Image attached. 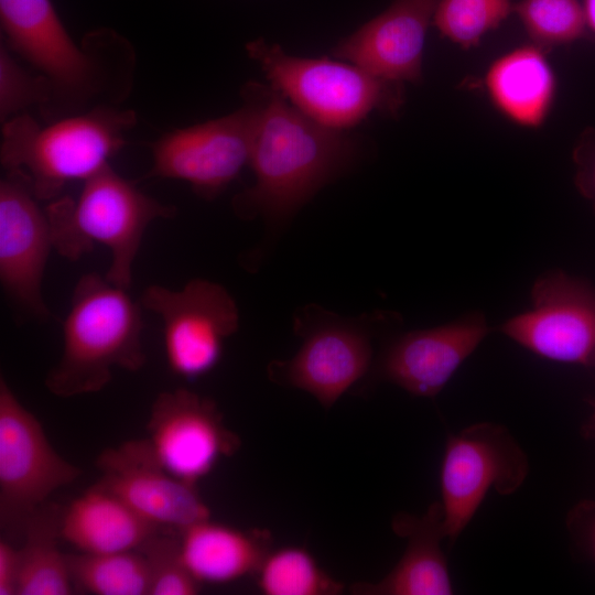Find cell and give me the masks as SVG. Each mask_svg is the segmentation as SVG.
<instances>
[{
	"instance_id": "cell-18",
	"label": "cell",
	"mask_w": 595,
	"mask_h": 595,
	"mask_svg": "<svg viewBox=\"0 0 595 595\" xmlns=\"http://www.w3.org/2000/svg\"><path fill=\"white\" fill-rule=\"evenodd\" d=\"M393 531L407 539V548L394 567L378 582L350 586L356 595H451L454 592L441 542L446 539L441 502L422 516L398 513Z\"/></svg>"
},
{
	"instance_id": "cell-33",
	"label": "cell",
	"mask_w": 595,
	"mask_h": 595,
	"mask_svg": "<svg viewBox=\"0 0 595 595\" xmlns=\"http://www.w3.org/2000/svg\"><path fill=\"white\" fill-rule=\"evenodd\" d=\"M592 542H593V551H594V555H595V527H594V530H593V539H592Z\"/></svg>"
},
{
	"instance_id": "cell-4",
	"label": "cell",
	"mask_w": 595,
	"mask_h": 595,
	"mask_svg": "<svg viewBox=\"0 0 595 595\" xmlns=\"http://www.w3.org/2000/svg\"><path fill=\"white\" fill-rule=\"evenodd\" d=\"M136 121L134 111L102 104L46 126L21 113L3 122L1 165L23 174L39 201H51L110 165Z\"/></svg>"
},
{
	"instance_id": "cell-7",
	"label": "cell",
	"mask_w": 595,
	"mask_h": 595,
	"mask_svg": "<svg viewBox=\"0 0 595 595\" xmlns=\"http://www.w3.org/2000/svg\"><path fill=\"white\" fill-rule=\"evenodd\" d=\"M392 315L374 312L345 317L316 304L298 310L293 328L302 345L290 359L269 364V379L310 393L324 409L332 408L371 370L375 333Z\"/></svg>"
},
{
	"instance_id": "cell-27",
	"label": "cell",
	"mask_w": 595,
	"mask_h": 595,
	"mask_svg": "<svg viewBox=\"0 0 595 595\" xmlns=\"http://www.w3.org/2000/svg\"><path fill=\"white\" fill-rule=\"evenodd\" d=\"M150 574L148 595H194L198 583L184 565L180 553V538L151 536L139 549Z\"/></svg>"
},
{
	"instance_id": "cell-22",
	"label": "cell",
	"mask_w": 595,
	"mask_h": 595,
	"mask_svg": "<svg viewBox=\"0 0 595 595\" xmlns=\"http://www.w3.org/2000/svg\"><path fill=\"white\" fill-rule=\"evenodd\" d=\"M61 517L56 507L44 504L25 522V540L19 549L17 595L73 593L67 556L57 545Z\"/></svg>"
},
{
	"instance_id": "cell-16",
	"label": "cell",
	"mask_w": 595,
	"mask_h": 595,
	"mask_svg": "<svg viewBox=\"0 0 595 595\" xmlns=\"http://www.w3.org/2000/svg\"><path fill=\"white\" fill-rule=\"evenodd\" d=\"M97 466L102 476L96 485L120 498L159 528L183 531L210 519V509L196 485L164 470L152 456L145 439L104 451Z\"/></svg>"
},
{
	"instance_id": "cell-9",
	"label": "cell",
	"mask_w": 595,
	"mask_h": 595,
	"mask_svg": "<svg viewBox=\"0 0 595 595\" xmlns=\"http://www.w3.org/2000/svg\"><path fill=\"white\" fill-rule=\"evenodd\" d=\"M140 303L162 323L170 370L188 380L216 367L225 340L239 327L236 301L225 286L207 279H192L180 290L151 284Z\"/></svg>"
},
{
	"instance_id": "cell-32",
	"label": "cell",
	"mask_w": 595,
	"mask_h": 595,
	"mask_svg": "<svg viewBox=\"0 0 595 595\" xmlns=\"http://www.w3.org/2000/svg\"><path fill=\"white\" fill-rule=\"evenodd\" d=\"M591 405L593 408V416L591 421V430L595 433V399L591 400Z\"/></svg>"
},
{
	"instance_id": "cell-20",
	"label": "cell",
	"mask_w": 595,
	"mask_h": 595,
	"mask_svg": "<svg viewBox=\"0 0 595 595\" xmlns=\"http://www.w3.org/2000/svg\"><path fill=\"white\" fill-rule=\"evenodd\" d=\"M158 530L96 484L75 498L61 517V538L84 553L138 550Z\"/></svg>"
},
{
	"instance_id": "cell-23",
	"label": "cell",
	"mask_w": 595,
	"mask_h": 595,
	"mask_svg": "<svg viewBox=\"0 0 595 595\" xmlns=\"http://www.w3.org/2000/svg\"><path fill=\"white\" fill-rule=\"evenodd\" d=\"M73 584L96 595H148L150 574L140 551L66 554Z\"/></svg>"
},
{
	"instance_id": "cell-31",
	"label": "cell",
	"mask_w": 595,
	"mask_h": 595,
	"mask_svg": "<svg viewBox=\"0 0 595 595\" xmlns=\"http://www.w3.org/2000/svg\"><path fill=\"white\" fill-rule=\"evenodd\" d=\"M586 26L595 33V0H583Z\"/></svg>"
},
{
	"instance_id": "cell-19",
	"label": "cell",
	"mask_w": 595,
	"mask_h": 595,
	"mask_svg": "<svg viewBox=\"0 0 595 595\" xmlns=\"http://www.w3.org/2000/svg\"><path fill=\"white\" fill-rule=\"evenodd\" d=\"M484 86L501 116L537 129L549 117L558 84L545 50L531 42L497 57L486 71Z\"/></svg>"
},
{
	"instance_id": "cell-10",
	"label": "cell",
	"mask_w": 595,
	"mask_h": 595,
	"mask_svg": "<svg viewBox=\"0 0 595 595\" xmlns=\"http://www.w3.org/2000/svg\"><path fill=\"white\" fill-rule=\"evenodd\" d=\"M82 469L51 445L37 418L0 378V522L4 530L24 527L57 489Z\"/></svg>"
},
{
	"instance_id": "cell-2",
	"label": "cell",
	"mask_w": 595,
	"mask_h": 595,
	"mask_svg": "<svg viewBox=\"0 0 595 595\" xmlns=\"http://www.w3.org/2000/svg\"><path fill=\"white\" fill-rule=\"evenodd\" d=\"M141 306L105 275L83 274L62 324L61 358L45 378L47 390L60 398L94 393L110 382L115 368L140 370L147 361Z\"/></svg>"
},
{
	"instance_id": "cell-25",
	"label": "cell",
	"mask_w": 595,
	"mask_h": 595,
	"mask_svg": "<svg viewBox=\"0 0 595 595\" xmlns=\"http://www.w3.org/2000/svg\"><path fill=\"white\" fill-rule=\"evenodd\" d=\"M513 6L512 0H439L433 25L442 36L467 50L513 13Z\"/></svg>"
},
{
	"instance_id": "cell-30",
	"label": "cell",
	"mask_w": 595,
	"mask_h": 595,
	"mask_svg": "<svg viewBox=\"0 0 595 595\" xmlns=\"http://www.w3.org/2000/svg\"><path fill=\"white\" fill-rule=\"evenodd\" d=\"M19 549L8 541H0V595H17L19 576Z\"/></svg>"
},
{
	"instance_id": "cell-21",
	"label": "cell",
	"mask_w": 595,
	"mask_h": 595,
	"mask_svg": "<svg viewBox=\"0 0 595 595\" xmlns=\"http://www.w3.org/2000/svg\"><path fill=\"white\" fill-rule=\"evenodd\" d=\"M270 531H242L212 522H197L180 537L181 559L201 584H223L257 573L270 552Z\"/></svg>"
},
{
	"instance_id": "cell-34",
	"label": "cell",
	"mask_w": 595,
	"mask_h": 595,
	"mask_svg": "<svg viewBox=\"0 0 595 595\" xmlns=\"http://www.w3.org/2000/svg\"><path fill=\"white\" fill-rule=\"evenodd\" d=\"M592 367H594V368H595V357H594V360H593Z\"/></svg>"
},
{
	"instance_id": "cell-12",
	"label": "cell",
	"mask_w": 595,
	"mask_h": 595,
	"mask_svg": "<svg viewBox=\"0 0 595 595\" xmlns=\"http://www.w3.org/2000/svg\"><path fill=\"white\" fill-rule=\"evenodd\" d=\"M253 108L244 99L237 110L165 133L151 147L152 165L144 178L188 183L212 201L249 165Z\"/></svg>"
},
{
	"instance_id": "cell-28",
	"label": "cell",
	"mask_w": 595,
	"mask_h": 595,
	"mask_svg": "<svg viewBox=\"0 0 595 595\" xmlns=\"http://www.w3.org/2000/svg\"><path fill=\"white\" fill-rule=\"evenodd\" d=\"M51 91L46 79L32 75L13 57L12 51L0 45V118L2 122L19 116L28 107L37 105L44 111Z\"/></svg>"
},
{
	"instance_id": "cell-1",
	"label": "cell",
	"mask_w": 595,
	"mask_h": 595,
	"mask_svg": "<svg viewBox=\"0 0 595 595\" xmlns=\"http://www.w3.org/2000/svg\"><path fill=\"white\" fill-rule=\"evenodd\" d=\"M242 98L253 108L249 166L255 183L232 198L241 219L286 223L354 162L357 144L343 131L306 117L270 85L251 82Z\"/></svg>"
},
{
	"instance_id": "cell-17",
	"label": "cell",
	"mask_w": 595,
	"mask_h": 595,
	"mask_svg": "<svg viewBox=\"0 0 595 595\" xmlns=\"http://www.w3.org/2000/svg\"><path fill=\"white\" fill-rule=\"evenodd\" d=\"M437 2L391 0L383 11L339 40L331 54L390 83H419Z\"/></svg>"
},
{
	"instance_id": "cell-24",
	"label": "cell",
	"mask_w": 595,
	"mask_h": 595,
	"mask_svg": "<svg viewBox=\"0 0 595 595\" xmlns=\"http://www.w3.org/2000/svg\"><path fill=\"white\" fill-rule=\"evenodd\" d=\"M266 595H336L344 585L326 573L305 549L288 547L269 552L257 571Z\"/></svg>"
},
{
	"instance_id": "cell-11",
	"label": "cell",
	"mask_w": 595,
	"mask_h": 595,
	"mask_svg": "<svg viewBox=\"0 0 595 595\" xmlns=\"http://www.w3.org/2000/svg\"><path fill=\"white\" fill-rule=\"evenodd\" d=\"M497 329L542 358L592 367L595 288L564 271L544 272L532 286L531 306Z\"/></svg>"
},
{
	"instance_id": "cell-26",
	"label": "cell",
	"mask_w": 595,
	"mask_h": 595,
	"mask_svg": "<svg viewBox=\"0 0 595 595\" xmlns=\"http://www.w3.org/2000/svg\"><path fill=\"white\" fill-rule=\"evenodd\" d=\"M513 13L531 42L543 50L577 41L587 29L578 0H518Z\"/></svg>"
},
{
	"instance_id": "cell-5",
	"label": "cell",
	"mask_w": 595,
	"mask_h": 595,
	"mask_svg": "<svg viewBox=\"0 0 595 595\" xmlns=\"http://www.w3.org/2000/svg\"><path fill=\"white\" fill-rule=\"evenodd\" d=\"M45 210L53 250L76 262L95 245L106 247L110 266L105 277L127 290L145 230L177 212L142 193L110 165L85 181L77 198L55 199Z\"/></svg>"
},
{
	"instance_id": "cell-13",
	"label": "cell",
	"mask_w": 595,
	"mask_h": 595,
	"mask_svg": "<svg viewBox=\"0 0 595 595\" xmlns=\"http://www.w3.org/2000/svg\"><path fill=\"white\" fill-rule=\"evenodd\" d=\"M147 431L145 441L156 463L192 485L241 445L239 436L226 426L217 403L186 388L156 396Z\"/></svg>"
},
{
	"instance_id": "cell-15",
	"label": "cell",
	"mask_w": 595,
	"mask_h": 595,
	"mask_svg": "<svg viewBox=\"0 0 595 595\" xmlns=\"http://www.w3.org/2000/svg\"><path fill=\"white\" fill-rule=\"evenodd\" d=\"M490 331L486 316L472 312L448 323L397 335L374 361L371 377L412 396L434 398Z\"/></svg>"
},
{
	"instance_id": "cell-14",
	"label": "cell",
	"mask_w": 595,
	"mask_h": 595,
	"mask_svg": "<svg viewBox=\"0 0 595 595\" xmlns=\"http://www.w3.org/2000/svg\"><path fill=\"white\" fill-rule=\"evenodd\" d=\"M39 202L24 175L6 171L0 181V283L14 306L42 321L52 315L42 283L53 244Z\"/></svg>"
},
{
	"instance_id": "cell-29",
	"label": "cell",
	"mask_w": 595,
	"mask_h": 595,
	"mask_svg": "<svg viewBox=\"0 0 595 595\" xmlns=\"http://www.w3.org/2000/svg\"><path fill=\"white\" fill-rule=\"evenodd\" d=\"M574 160L576 185L595 208V133L593 131L583 136L575 150Z\"/></svg>"
},
{
	"instance_id": "cell-6",
	"label": "cell",
	"mask_w": 595,
	"mask_h": 595,
	"mask_svg": "<svg viewBox=\"0 0 595 595\" xmlns=\"http://www.w3.org/2000/svg\"><path fill=\"white\" fill-rule=\"evenodd\" d=\"M269 85L315 122L343 131L375 111L397 112L402 86L339 58L302 57L259 39L246 45Z\"/></svg>"
},
{
	"instance_id": "cell-8",
	"label": "cell",
	"mask_w": 595,
	"mask_h": 595,
	"mask_svg": "<svg viewBox=\"0 0 595 595\" xmlns=\"http://www.w3.org/2000/svg\"><path fill=\"white\" fill-rule=\"evenodd\" d=\"M526 453L500 424L482 422L451 434L441 467V506L446 539L454 542L490 489L513 494L528 476Z\"/></svg>"
},
{
	"instance_id": "cell-3",
	"label": "cell",
	"mask_w": 595,
	"mask_h": 595,
	"mask_svg": "<svg viewBox=\"0 0 595 595\" xmlns=\"http://www.w3.org/2000/svg\"><path fill=\"white\" fill-rule=\"evenodd\" d=\"M0 25L1 42L46 79L47 116L68 115L101 95H118L109 85L116 78L110 62L131 50L116 32H90L78 45L52 0H0Z\"/></svg>"
}]
</instances>
